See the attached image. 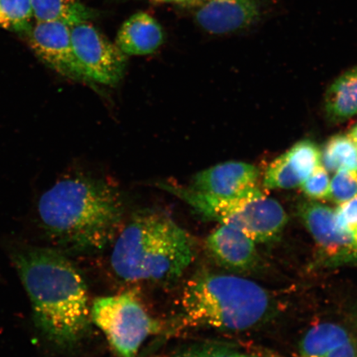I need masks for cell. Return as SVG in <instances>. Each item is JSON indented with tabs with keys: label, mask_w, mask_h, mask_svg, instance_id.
Wrapping results in <instances>:
<instances>
[{
	"label": "cell",
	"mask_w": 357,
	"mask_h": 357,
	"mask_svg": "<svg viewBox=\"0 0 357 357\" xmlns=\"http://www.w3.org/2000/svg\"><path fill=\"white\" fill-rule=\"evenodd\" d=\"M351 337V333L340 324H317L303 337L300 345V357H324L334 348L343 344Z\"/></svg>",
	"instance_id": "17"
},
{
	"label": "cell",
	"mask_w": 357,
	"mask_h": 357,
	"mask_svg": "<svg viewBox=\"0 0 357 357\" xmlns=\"http://www.w3.org/2000/svg\"><path fill=\"white\" fill-rule=\"evenodd\" d=\"M298 216L314 240L324 266L357 263V225H339L334 208L314 200L298 205Z\"/></svg>",
	"instance_id": "7"
},
{
	"label": "cell",
	"mask_w": 357,
	"mask_h": 357,
	"mask_svg": "<svg viewBox=\"0 0 357 357\" xmlns=\"http://www.w3.org/2000/svg\"><path fill=\"white\" fill-rule=\"evenodd\" d=\"M256 243L234 227L220 225L208 235L206 247L220 264L227 269L248 271L258 264Z\"/></svg>",
	"instance_id": "13"
},
{
	"label": "cell",
	"mask_w": 357,
	"mask_h": 357,
	"mask_svg": "<svg viewBox=\"0 0 357 357\" xmlns=\"http://www.w3.org/2000/svg\"><path fill=\"white\" fill-rule=\"evenodd\" d=\"M347 135L349 136L357 145V124H356L355 126L351 129L349 133H348Z\"/></svg>",
	"instance_id": "27"
},
{
	"label": "cell",
	"mask_w": 357,
	"mask_h": 357,
	"mask_svg": "<svg viewBox=\"0 0 357 357\" xmlns=\"http://www.w3.org/2000/svg\"><path fill=\"white\" fill-rule=\"evenodd\" d=\"M181 307L191 326L242 332L264 322L274 305L270 294L252 280L204 271L187 281Z\"/></svg>",
	"instance_id": "4"
},
{
	"label": "cell",
	"mask_w": 357,
	"mask_h": 357,
	"mask_svg": "<svg viewBox=\"0 0 357 357\" xmlns=\"http://www.w3.org/2000/svg\"><path fill=\"white\" fill-rule=\"evenodd\" d=\"M263 0H206L195 15L205 32L222 35L238 32L260 19Z\"/></svg>",
	"instance_id": "11"
},
{
	"label": "cell",
	"mask_w": 357,
	"mask_h": 357,
	"mask_svg": "<svg viewBox=\"0 0 357 357\" xmlns=\"http://www.w3.org/2000/svg\"><path fill=\"white\" fill-rule=\"evenodd\" d=\"M192 236L159 212L137 214L116 240L111 256L115 274L126 281L176 280L194 261Z\"/></svg>",
	"instance_id": "3"
},
{
	"label": "cell",
	"mask_w": 357,
	"mask_h": 357,
	"mask_svg": "<svg viewBox=\"0 0 357 357\" xmlns=\"http://www.w3.org/2000/svg\"><path fill=\"white\" fill-rule=\"evenodd\" d=\"M252 357H253V356H252Z\"/></svg>",
	"instance_id": "29"
},
{
	"label": "cell",
	"mask_w": 357,
	"mask_h": 357,
	"mask_svg": "<svg viewBox=\"0 0 357 357\" xmlns=\"http://www.w3.org/2000/svg\"><path fill=\"white\" fill-rule=\"evenodd\" d=\"M207 357H252L239 352L231 351H215L212 354H207Z\"/></svg>",
	"instance_id": "24"
},
{
	"label": "cell",
	"mask_w": 357,
	"mask_h": 357,
	"mask_svg": "<svg viewBox=\"0 0 357 357\" xmlns=\"http://www.w3.org/2000/svg\"><path fill=\"white\" fill-rule=\"evenodd\" d=\"M339 225L351 226L357 225V195L350 200L337 205L334 208Z\"/></svg>",
	"instance_id": "22"
},
{
	"label": "cell",
	"mask_w": 357,
	"mask_h": 357,
	"mask_svg": "<svg viewBox=\"0 0 357 357\" xmlns=\"http://www.w3.org/2000/svg\"><path fill=\"white\" fill-rule=\"evenodd\" d=\"M13 264L29 294L36 327L61 349L78 344L91 326L86 281L64 254L51 248L15 252Z\"/></svg>",
	"instance_id": "1"
},
{
	"label": "cell",
	"mask_w": 357,
	"mask_h": 357,
	"mask_svg": "<svg viewBox=\"0 0 357 357\" xmlns=\"http://www.w3.org/2000/svg\"><path fill=\"white\" fill-rule=\"evenodd\" d=\"M331 178L322 164H319L306 178L301 188L311 200H328Z\"/></svg>",
	"instance_id": "21"
},
{
	"label": "cell",
	"mask_w": 357,
	"mask_h": 357,
	"mask_svg": "<svg viewBox=\"0 0 357 357\" xmlns=\"http://www.w3.org/2000/svg\"><path fill=\"white\" fill-rule=\"evenodd\" d=\"M165 42L162 26L145 12L132 15L120 28L115 44L126 56H145L158 50Z\"/></svg>",
	"instance_id": "14"
},
{
	"label": "cell",
	"mask_w": 357,
	"mask_h": 357,
	"mask_svg": "<svg viewBox=\"0 0 357 357\" xmlns=\"http://www.w3.org/2000/svg\"><path fill=\"white\" fill-rule=\"evenodd\" d=\"M160 188L177 196L204 218L235 227L256 243L278 240L288 215L278 200L252 187L231 198H215L190 188L162 183Z\"/></svg>",
	"instance_id": "5"
},
{
	"label": "cell",
	"mask_w": 357,
	"mask_h": 357,
	"mask_svg": "<svg viewBox=\"0 0 357 357\" xmlns=\"http://www.w3.org/2000/svg\"><path fill=\"white\" fill-rule=\"evenodd\" d=\"M324 357H357V342L351 337L343 344L334 348Z\"/></svg>",
	"instance_id": "23"
},
{
	"label": "cell",
	"mask_w": 357,
	"mask_h": 357,
	"mask_svg": "<svg viewBox=\"0 0 357 357\" xmlns=\"http://www.w3.org/2000/svg\"><path fill=\"white\" fill-rule=\"evenodd\" d=\"M155 3H174L189 6V0H153Z\"/></svg>",
	"instance_id": "25"
},
{
	"label": "cell",
	"mask_w": 357,
	"mask_h": 357,
	"mask_svg": "<svg viewBox=\"0 0 357 357\" xmlns=\"http://www.w3.org/2000/svg\"><path fill=\"white\" fill-rule=\"evenodd\" d=\"M357 195V171L341 169L334 173L330 183L328 200L336 205L342 204Z\"/></svg>",
	"instance_id": "20"
},
{
	"label": "cell",
	"mask_w": 357,
	"mask_h": 357,
	"mask_svg": "<svg viewBox=\"0 0 357 357\" xmlns=\"http://www.w3.org/2000/svg\"><path fill=\"white\" fill-rule=\"evenodd\" d=\"M38 211L44 230L57 244L74 251L98 252L118 235L123 204L108 182L75 176L45 192Z\"/></svg>",
	"instance_id": "2"
},
{
	"label": "cell",
	"mask_w": 357,
	"mask_h": 357,
	"mask_svg": "<svg viewBox=\"0 0 357 357\" xmlns=\"http://www.w3.org/2000/svg\"><path fill=\"white\" fill-rule=\"evenodd\" d=\"M326 118L332 123H342L357 115V66L330 84L324 96Z\"/></svg>",
	"instance_id": "15"
},
{
	"label": "cell",
	"mask_w": 357,
	"mask_h": 357,
	"mask_svg": "<svg viewBox=\"0 0 357 357\" xmlns=\"http://www.w3.org/2000/svg\"><path fill=\"white\" fill-rule=\"evenodd\" d=\"M320 163L321 151L314 142H298L266 168L263 185L267 190L296 189Z\"/></svg>",
	"instance_id": "10"
},
{
	"label": "cell",
	"mask_w": 357,
	"mask_h": 357,
	"mask_svg": "<svg viewBox=\"0 0 357 357\" xmlns=\"http://www.w3.org/2000/svg\"><path fill=\"white\" fill-rule=\"evenodd\" d=\"M70 28L61 22H35L26 33L29 47L45 65L62 77L91 82L75 55Z\"/></svg>",
	"instance_id": "9"
},
{
	"label": "cell",
	"mask_w": 357,
	"mask_h": 357,
	"mask_svg": "<svg viewBox=\"0 0 357 357\" xmlns=\"http://www.w3.org/2000/svg\"><path fill=\"white\" fill-rule=\"evenodd\" d=\"M205 1L206 0H189V6L199 8L201 6H203Z\"/></svg>",
	"instance_id": "28"
},
{
	"label": "cell",
	"mask_w": 357,
	"mask_h": 357,
	"mask_svg": "<svg viewBox=\"0 0 357 357\" xmlns=\"http://www.w3.org/2000/svg\"><path fill=\"white\" fill-rule=\"evenodd\" d=\"M33 20L31 0H0V29L26 33Z\"/></svg>",
	"instance_id": "19"
},
{
	"label": "cell",
	"mask_w": 357,
	"mask_h": 357,
	"mask_svg": "<svg viewBox=\"0 0 357 357\" xmlns=\"http://www.w3.org/2000/svg\"><path fill=\"white\" fill-rule=\"evenodd\" d=\"M75 55L91 82L116 86L123 77L128 56L89 21L70 28Z\"/></svg>",
	"instance_id": "8"
},
{
	"label": "cell",
	"mask_w": 357,
	"mask_h": 357,
	"mask_svg": "<svg viewBox=\"0 0 357 357\" xmlns=\"http://www.w3.org/2000/svg\"><path fill=\"white\" fill-rule=\"evenodd\" d=\"M91 319L119 357H136L146 339L160 329L132 292L96 298Z\"/></svg>",
	"instance_id": "6"
},
{
	"label": "cell",
	"mask_w": 357,
	"mask_h": 357,
	"mask_svg": "<svg viewBox=\"0 0 357 357\" xmlns=\"http://www.w3.org/2000/svg\"><path fill=\"white\" fill-rule=\"evenodd\" d=\"M176 357H207V354H204V352L190 351L186 352V354L178 355Z\"/></svg>",
	"instance_id": "26"
},
{
	"label": "cell",
	"mask_w": 357,
	"mask_h": 357,
	"mask_svg": "<svg viewBox=\"0 0 357 357\" xmlns=\"http://www.w3.org/2000/svg\"><path fill=\"white\" fill-rule=\"evenodd\" d=\"M321 164L329 173L341 169L357 171V145L348 135L333 136L321 151Z\"/></svg>",
	"instance_id": "18"
},
{
	"label": "cell",
	"mask_w": 357,
	"mask_h": 357,
	"mask_svg": "<svg viewBox=\"0 0 357 357\" xmlns=\"http://www.w3.org/2000/svg\"><path fill=\"white\" fill-rule=\"evenodd\" d=\"M31 4L35 22H61L73 26L97 15L80 0H31Z\"/></svg>",
	"instance_id": "16"
},
{
	"label": "cell",
	"mask_w": 357,
	"mask_h": 357,
	"mask_svg": "<svg viewBox=\"0 0 357 357\" xmlns=\"http://www.w3.org/2000/svg\"><path fill=\"white\" fill-rule=\"evenodd\" d=\"M260 177L254 165L227 162L200 172L192 178L190 188L215 198H231L257 186Z\"/></svg>",
	"instance_id": "12"
}]
</instances>
